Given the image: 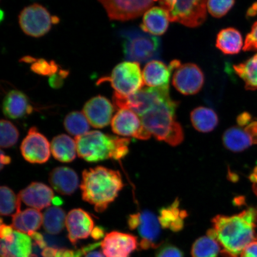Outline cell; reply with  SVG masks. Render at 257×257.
Listing matches in <instances>:
<instances>
[{
  "mask_svg": "<svg viewBox=\"0 0 257 257\" xmlns=\"http://www.w3.org/2000/svg\"><path fill=\"white\" fill-rule=\"evenodd\" d=\"M12 217V227L14 229L27 233L29 236L39 229L43 223V214L35 208L19 211Z\"/></svg>",
  "mask_w": 257,
  "mask_h": 257,
  "instance_id": "24",
  "label": "cell"
},
{
  "mask_svg": "<svg viewBox=\"0 0 257 257\" xmlns=\"http://www.w3.org/2000/svg\"><path fill=\"white\" fill-rule=\"evenodd\" d=\"M191 120L196 130L202 133H210L218 124V117L213 109L206 107L195 108L191 113Z\"/></svg>",
  "mask_w": 257,
  "mask_h": 257,
  "instance_id": "29",
  "label": "cell"
},
{
  "mask_svg": "<svg viewBox=\"0 0 257 257\" xmlns=\"http://www.w3.org/2000/svg\"><path fill=\"white\" fill-rule=\"evenodd\" d=\"M85 257H104L102 255L101 252L98 251V250H96V251H89L88 253H86V255Z\"/></svg>",
  "mask_w": 257,
  "mask_h": 257,
  "instance_id": "49",
  "label": "cell"
},
{
  "mask_svg": "<svg viewBox=\"0 0 257 257\" xmlns=\"http://www.w3.org/2000/svg\"><path fill=\"white\" fill-rule=\"evenodd\" d=\"M110 82L117 94L127 96L143 89L144 80L140 64L125 62L118 64L112 70L111 75L99 81Z\"/></svg>",
  "mask_w": 257,
  "mask_h": 257,
  "instance_id": "8",
  "label": "cell"
},
{
  "mask_svg": "<svg viewBox=\"0 0 257 257\" xmlns=\"http://www.w3.org/2000/svg\"><path fill=\"white\" fill-rule=\"evenodd\" d=\"M223 142L225 148L234 153L243 152L253 144L251 137L245 128L236 126L225 131Z\"/></svg>",
  "mask_w": 257,
  "mask_h": 257,
  "instance_id": "28",
  "label": "cell"
},
{
  "mask_svg": "<svg viewBox=\"0 0 257 257\" xmlns=\"http://www.w3.org/2000/svg\"><path fill=\"white\" fill-rule=\"evenodd\" d=\"M111 123L112 132L118 136L141 140H149L151 137V134L144 127L138 115L128 109L118 110Z\"/></svg>",
  "mask_w": 257,
  "mask_h": 257,
  "instance_id": "12",
  "label": "cell"
},
{
  "mask_svg": "<svg viewBox=\"0 0 257 257\" xmlns=\"http://www.w3.org/2000/svg\"><path fill=\"white\" fill-rule=\"evenodd\" d=\"M1 207L0 211L2 216H14L16 213L21 210V200L19 195H16L11 188L3 186L0 189Z\"/></svg>",
  "mask_w": 257,
  "mask_h": 257,
  "instance_id": "34",
  "label": "cell"
},
{
  "mask_svg": "<svg viewBox=\"0 0 257 257\" xmlns=\"http://www.w3.org/2000/svg\"><path fill=\"white\" fill-rule=\"evenodd\" d=\"M77 153L89 163L123 159L128 153L131 140L93 131L76 137Z\"/></svg>",
  "mask_w": 257,
  "mask_h": 257,
  "instance_id": "3",
  "label": "cell"
},
{
  "mask_svg": "<svg viewBox=\"0 0 257 257\" xmlns=\"http://www.w3.org/2000/svg\"><path fill=\"white\" fill-rule=\"evenodd\" d=\"M57 21V18L51 16L47 9L38 4L28 6L19 15V24L22 31L29 36L35 38L47 34Z\"/></svg>",
  "mask_w": 257,
  "mask_h": 257,
  "instance_id": "9",
  "label": "cell"
},
{
  "mask_svg": "<svg viewBox=\"0 0 257 257\" xmlns=\"http://www.w3.org/2000/svg\"><path fill=\"white\" fill-rule=\"evenodd\" d=\"M114 110L113 104L107 98L98 95L86 102L83 112L92 127L103 128L111 123Z\"/></svg>",
  "mask_w": 257,
  "mask_h": 257,
  "instance_id": "17",
  "label": "cell"
},
{
  "mask_svg": "<svg viewBox=\"0 0 257 257\" xmlns=\"http://www.w3.org/2000/svg\"><path fill=\"white\" fill-rule=\"evenodd\" d=\"M1 257H31L32 238L28 234L14 230L2 220Z\"/></svg>",
  "mask_w": 257,
  "mask_h": 257,
  "instance_id": "11",
  "label": "cell"
},
{
  "mask_svg": "<svg viewBox=\"0 0 257 257\" xmlns=\"http://www.w3.org/2000/svg\"><path fill=\"white\" fill-rule=\"evenodd\" d=\"M79 178L75 170L67 167H58L51 172L50 184L60 194L71 195L79 186Z\"/></svg>",
  "mask_w": 257,
  "mask_h": 257,
  "instance_id": "21",
  "label": "cell"
},
{
  "mask_svg": "<svg viewBox=\"0 0 257 257\" xmlns=\"http://www.w3.org/2000/svg\"><path fill=\"white\" fill-rule=\"evenodd\" d=\"M123 186L119 172L98 166L83 172L80 189L83 200L101 213L115 200Z\"/></svg>",
  "mask_w": 257,
  "mask_h": 257,
  "instance_id": "2",
  "label": "cell"
},
{
  "mask_svg": "<svg viewBox=\"0 0 257 257\" xmlns=\"http://www.w3.org/2000/svg\"><path fill=\"white\" fill-rule=\"evenodd\" d=\"M234 72L245 83L246 89H257V53L245 62L233 66Z\"/></svg>",
  "mask_w": 257,
  "mask_h": 257,
  "instance_id": "30",
  "label": "cell"
},
{
  "mask_svg": "<svg viewBox=\"0 0 257 257\" xmlns=\"http://www.w3.org/2000/svg\"><path fill=\"white\" fill-rule=\"evenodd\" d=\"M99 245H101V242L95 243L75 251L68 249H60L54 257H82L85 253L94 250Z\"/></svg>",
  "mask_w": 257,
  "mask_h": 257,
  "instance_id": "38",
  "label": "cell"
},
{
  "mask_svg": "<svg viewBox=\"0 0 257 257\" xmlns=\"http://www.w3.org/2000/svg\"><path fill=\"white\" fill-rule=\"evenodd\" d=\"M31 69L32 71L44 76H53L58 70V65L54 62H48L44 59L34 60Z\"/></svg>",
  "mask_w": 257,
  "mask_h": 257,
  "instance_id": "37",
  "label": "cell"
},
{
  "mask_svg": "<svg viewBox=\"0 0 257 257\" xmlns=\"http://www.w3.org/2000/svg\"><path fill=\"white\" fill-rule=\"evenodd\" d=\"M11 162V157H9L2 151L1 152V169L3 168V166L9 165Z\"/></svg>",
  "mask_w": 257,
  "mask_h": 257,
  "instance_id": "48",
  "label": "cell"
},
{
  "mask_svg": "<svg viewBox=\"0 0 257 257\" xmlns=\"http://www.w3.org/2000/svg\"><path fill=\"white\" fill-rule=\"evenodd\" d=\"M140 213L130 215L128 218V226L131 230H136L137 229L138 224H139Z\"/></svg>",
  "mask_w": 257,
  "mask_h": 257,
  "instance_id": "44",
  "label": "cell"
},
{
  "mask_svg": "<svg viewBox=\"0 0 257 257\" xmlns=\"http://www.w3.org/2000/svg\"><path fill=\"white\" fill-rule=\"evenodd\" d=\"M67 76L66 71H61L59 74H54L50 79V84L53 88H59L63 84V80Z\"/></svg>",
  "mask_w": 257,
  "mask_h": 257,
  "instance_id": "42",
  "label": "cell"
},
{
  "mask_svg": "<svg viewBox=\"0 0 257 257\" xmlns=\"http://www.w3.org/2000/svg\"><path fill=\"white\" fill-rule=\"evenodd\" d=\"M138 245L136 236L115 231L108 233L101 243L105 257H130Z\"/></svg>",
  "mask_w": 257,
  "mask_h": 257,
  "instance_id": "16",
  "label": "cell"
},
{
  "mask_svg": "<svg viewBox=\"0 0 257 257\" xmlns=\"http://www.w3.org/2000/svg\"><path fill=\"white\" fill-rule=\"evenodd\" d=\"M22 201L32 208L41 210L50 206L54 194L53 189L40 182H32L19 194Z\"/></svg>",
  "mask_w": 257,
  "mask_h": 257,
  "instance_id": "20",
  "label": "cell"
},
{
  "mask_svg": "<svg viewBox=\"0 0 257 257\" xmlns=\"http://www.w3.org/2000/svg\"><path fill=\"white\" fill-rule=\"evenodd\" d=\"M243 50L245 51H257V21L253 24L251 30L246 35Z\"/></svg>",
  "mask_w": 257,
  "mask_h": 257,
  "instance_id": "40",
  "label": "cell"
},
{
  "mask_svg": "<svg viewBox=\"0 0 257 257\" xmlns=\"http://www.w3.org/2000/svg\"><path fill=\"white\" fill-rule=\"evenodd\" d=\"M207 235L219 243L224 257H239L250 242L257 240V208L250 207L233 216L217 215L211 220Z\"/></svg>",
  "mask_w": 257,
  "mask_h": 257,
  "instance_id": "1",
  "label": "cell"
},
{
  "mask_svg": "<svg viewBox=\"0 0 257 257\" xmlns=\"http://www.w3.org/2000/svg\"><path fill=\"white\" fill-rule=\"evenodd\" d=\"M251 119L252 117L250 114L248 113V112H243V113L240 114L238 117H237V121L240 126L243 127L246 126L250 122H252Z\"/></svg>",
  "mask_w": 257,
  "mask_h": 257,
  "instance_id": "43",
  "label": "cell"
},
{
  "mask_svg": "<svg viewBox=\"0 0 257 257\" xmlns=\"http://www.w3.org/2000/svg\"><path fill=\"white\" fill-rule=\"evenodd\" d=\"M1 138H0V146L2 149H9L17 143L19 133L16 127L12 122L6 120H1Z\"/></svg>",
  "mask_w": 257,
  "mask_h": 257,
  "instance_id": "35",
  "label": "cell"
},
{
  "mask_svg": "<svg viewBox=\"0 0 257 257\" xmlns=\"http://www.w3.org/2000/svg\"><path fill=\"white\" fill-rule=\"evenodd\" d=\"M240 257H257V240L248 244L241 252Z\"/></svg>",
  "mask_w": 257,
  "mask_h": 257,
  "instance_id": "41",
  "label": "cell"
},
{
  "mask_svg": "<svg viewBox=\"0 0 257 257\" xmlns=\"http://www.w3.org/2000/svg\"><path fill=\"white\" fill-rule=\"evenodd\" d=\"M66 214L63 209L51 207L43 214V226L46 232L56 234L62 232L66 224Z\"/></svg>",
  "mask_w": 257,
  "mask_h": 257,
  "instance_id": "31",
  "label": "cell"
},
{
  "mask_svg": "<svg viewBox=\"0 0 257 257\" xmlns=\"http://www.w3.org/2000/svg\"><path fill=\"white\" fill-rule=\"evenodd\" d=\"M249 179L252 182V189L257 196V167L253 170L252 174L250 175Z\"/></svg>",
  "mask_w": 257,
  "mask_h": 257,
  "instance_id": "47",
  "label": "cell"
},
{
  "mask_svg": "<svg viewBox=\"0 0 257 257\" xmlns=\"http://www.w3.org/2000/svg\"><path fill=\"white\" fill-rule=\"evenodd\" d=\"M104 235V230L100 227H96L93 229L91 236L95 239H101Z\"/></svg>",
  "mask_w": 257,
  "mask_h": 257,
  "instance_id": "46",
  "label": "cell"
},
{
  "mask_svg": "<svg viewBox=\"0 0 257 257\" xmlns=\"http://www.w3.org/2000/svg\"><path fill=\"white\" fill-rule=\"evenodd\" d=\"M178 102L169 98L141 116L143 126L159 141L175 147L184 140L181 124L176 120Z\"/></svg>",
  "mask_w": 257,
  "mask_h": 257,
  "instance_id": "4",
  "label": "cell"
},
{
  "mask_svg": "<svg viewBox=\"0 0 257 257\" xmlns=\"http://www.w3.org/2000/svg\"><path fill=\"white\" fill-rule=\"evenodd\" d=\"M64 126L67 133L76 137L88 133L89 123L83 112L73 111L64 118Z\"/></svg>",
  "mask_w": 257,
  "mask_h": 257,
  "instance_id": "33",
  "label": "cell"
},
{
  "mask_svg": "<svg viewBox=\"0 0 257 257\" xmlns=\"http://www.w3.org/2000/svg\"><path fill=\"white\" fill-rule=\"evenodd\" d=\"M3 111L6 117L18 119L31 114L33 107L24 93L12 90L6 95L3 101Z\"/></svg>",
  "mask_w": 257,
  "mask_h": 257,
  "instance_id": "22",
  "label": "cell"
},
{
  "mask_svg": "<svg viewBox=\"0 0 257 257\" xmlns=\"http://www.w3.org/2000/svg\"><path fill=\"white\" fill-rule=\"evenodd\" d=\"M51 151L54 158L59 162H72L76 158V141L67 135H59L54 137L51 141Z\"/></svg>",
  "mask_w": 257,
  "mask_h": 257,
  "instance_id": "26",
  "label": "cell"
},
{
  "mask_svg": "<svg viewBox=\"0 0 257 257\" xmlns=\"http://www.w3.org/2000/svg\"><path fill=\"white\" fill-rule=\"evenodd\" d=\"M21 151L25 160L32 164H44L49 160L51 144L37 127H32L22 141Z\"/></svg>",
  "mask_w": 257,
  "mask_h": 257,
  "instance_id": "13",
  "label": "cell"
},
{
  "mask_svg": "<svg viewBox=\"0 0 257 257\" xmlns=\"http://www.w3.org/2000/svg\"><path fill=\"white\" fill-rule=\"evenodd\" d=\"M170 21L190 28L199 27L207 18V0H159Z\"/></svg>",
  "mask_w": 257,
  "mask_h": 257,
  "instance_id": "6",
  "label": "cell"
},
{
  "mask_svg": "<svg viewBox=\"0 0 257 257\" xmlns=\"http://www.w3.org/2000/svg\"><path fill=\"white\" fill-rule=\"evenodd\" d=\"M111 20L126 21L139 17L159 0H99Z\"/></svg>",
  "mask_w": 257,
  "mask_h": 257,
  "instance_id": "10",
  "label": "cell"
},
{
  "mask_svg": "<svg viewBox=\"0 0 257 257\" xmlns=\"http://www.w3.org/2000/svg\"><path fill=\"white\" fill-rule=\"evenodd\" d=\"M122 35L124 56L130 62L143 63L160 56L162 41L159 38L136 29L123 31Z\"/></svg>",
  "mask_w": 257,
  "mask_h": 257,
  "instance_id": "5",
  "label": "cell"
},
{
  "mask_svg": "<svg viewBox=\"0 0 257 257\" xmlns=\"http://www.w3.org/2000/svg\"><path fill=\"white\" fill-rule=\"evenodd\" d=\"M170 19L165 9L160 7L150 8L145 13L141 30L147 34L162 35L168 30Z\"/></svg>",
  "mask_w": 257,
  "mask_h": 257,
  "instance_id": "23",
  "label": "cell"
},
{
  "mask_svg": "<svg viewBox=\"0 0 257 257\" xmlns=\"http://www.w3.org/2000/svg\"><path fill=\"white\" fill-rule=\"evenodd\" d=\"M181 65V62L177 60L172 61L168 66L159 60L151 61L143 70L144 84L153 88H169L172 73Z\"/></svg>",
  "mask_w": 257,
  "mask_h": 257,
  "instance_id": "15",
  "label": "cell"
},
{
  "mask_svg": "<svg viewBox=\"0 0 257 257\" xmlns=\"http://www.w3.org/2000/svg\"><path fill=\"white\" fill-rule=\"evenodd\" d=\"M179 205L180 201L177 199L169 206L161 209L158 218L163 229L178 232L184 228V220L188 213L186 210L180 208Z\"/></svg>",
  "mask_w": 257,
  "mask_h": 257,
  "instance_id": "25",
  "label": "cell"
},
{
  "mask_svg": "<svg viewBox=\"0 0 257 257\" xmlns=\"http://www.w3.org/2000/svg\"><path fill=\"white\" fill-rule=\"evenodd\" d=\"M221 248L217 241L210 236L199 237L193 243L192 257H218Z\"/></svg>",
  "mask_w": 257,
  "mask_h": 257,
  "instance_id": "32",
  "label": "cell"
},
{
  "mask_svg": "<svg viewBox=\"0 0 257 257\" xmlns=\"http://www.w3.org/2000/svg\"><path fill=\"white\" fill-rule=\"evenodd\" d=\"M159 248L156 257H184L182 250L172 244H165Z\"/></svg>",
  "mask_w": 257,
  "mask_h": 257,
  "instance_id": "39",
  "label": "cell"
},
{
  "mask_svg": "<svg viewBox=\"0 0 257 257\" xmlns=\"http://www.w3.org/2000/svg\"><path fill=\"white\" fill-rule=\"evenodd\" d=\"M31 257H38V256L36 255L32 254V255Z\"/></svg>",
  "mask_w": 257,
  "mask_h": 257,
  "instance_id": "50",
  "label": "cell"
},
{
  "mask_svg": "<svg viewBox=\"0 0 257 257\" xmlns=\"http://www.w3.org/2000/svg\"><path fill=\"white\" fill-rule=\"evenodd\" d=\"M57 248H53V247L47 246L41 252V255L43 257H54L58 251Z\"/></svg>",
  "mask_w": 257,
  "mask_h": 257,
  "instance_id": "45",
  "label": "cell"
},
{
  "mask_svg": "<svg viewBox=\"0 0 257 257\" xmlns=\"http://www.w3.org/2000/svg\"><path fill=\"white\" fill-rule=\"evenodd\" d=\"M169 88H143L125 96L114 93L113 104L120 109H128L142 116L157 104L170 98Z\"/></svg>",
  "mask_w": 257,
  "mask_h": 257,
  "instance_id": "7",
  "label": "cell"
},
{
  "mask_svg": "<svg viewBox=\"0 0 257 257\" xmlns=\"http://www.w3.org/2000/svg\"><path fill=\"white\" fill-rule=\"evenodd\" d=\"M243 44L242 35L235 28L224 29L217 35L216 47L225 54L233 55L239 53Z\"/></svg>",
  "mask_w": 257,
  "mask_h": 257,
  "instance_id": "27",
  "label": "cell"
},
{
  "mask_svg": "<svg viewBox=\"0 0 257 257\" xmlns=\"http://www.w3.org/2000/svg\"><path fill=\"white\" fill-rule=\"evenodd\" d=\"M173 85L181 94L194 95L200 92L204 83V75L197 64L186 63L175 70Z\"/></svg>",
  "mask_w": 257,
  "mask_h": 257,
  "instance_id": "14",
  "label": "cell"
},
{
  "mask_svg": "<svg viewBox=\"0 0 257 257\" xmlns=\"http://www.w3.org/2000/svg\"><path fill=\"white\" fill-rule=\"evenodd\" d=\"M161 225L159 218L152 212L145 210L140 213L139 224L137 227L141 237L140 248L143 249L159 248L162 243L160 242Z\"/></svg>",
  "mask_w": 257,
  "mask_h": 257,
  "instance_id": "18",
  "label": "cell"
},
{
  "mask_svg": "<svg viewBox=\"0 0 257 257\" xmlns=\"http://www.w3.org/2000/svg\"><path fill=\"white\" fill-rule=\"evenodd\" d=\"M66 225L69 239L73 244L88 238L94 229V221L87 212L81 208L73 209L66 217Z\"/></svg>",
  "mask_w": 257,
  "mask_h": 257,
  "instance_id": "19",
  "label": "cell"
},
{
  "mask_svg": "<svg viewBox=\"0 0 257 257\" xmlns=\"http://www.w3.org/2000/svg\"><path fill=\"white\" fill-rule=\"evenodd\" d=\"M235 0H207V9L211 16L220 18L233 8Z\"/></svg>",
  "mask_w": 257,
  "mask_h": 257,
  "instance_id": "36",
  "label": "cell"
}]
</instances>
